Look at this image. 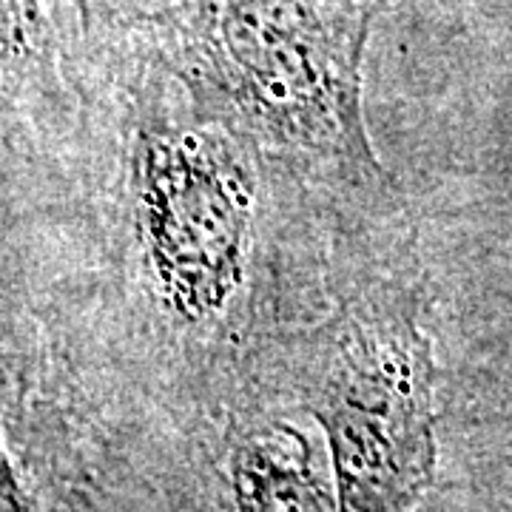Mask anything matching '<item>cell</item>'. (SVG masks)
Wrapping results in <instances>:
<instances>
[{
  "instance_id": "cell-6",
  "label": "cell",
  "mask_w": 512,
  "mask_h": 512,
  "mask_svg": "<svg viewBox=\"0 0 512 512\" xmlns=\"http://www.w3.org/2000/svg\"><path fill=\"white\" fill-rule=\"evenodd\" d=\"M225 416V510L339 512L325 439L291 396L256 384Z\"/></svg>"
},
{
  "instance_id": "cell-4",
  "label": "cell",
  "mask_w": 512,
  "mask_h": 512,
  "mask_svg": "<svg viewBox=\"0 0 512 512\" xmlns=\"http://www.w3.org/2000/svg\"><path fill=\"white\" fill-rule=\"evenodd\" d=\"M447 367L512 365V52L447 123L387 126ZM396 146V148H399Z\"/></svg>"
},
{
  "instance_id": "cell-5",
  "label": "cell",
  "mask_w": 512,
  "mask_h": 512,
  "mask_svg": "<svg viewBox=\"0 0 512 512\" xmlns=\"http://www.w3.org/2000/svg\"><path fill=\"white\" fill-rule=\"evenodd\" d=\"M3 183L52 180L80 131V94L49 0H0Z\"/></svg>"
},
{
  "instance_id": "cell-3",
  "label": "cell",
  "mask_w": 512,
  "mask_h": 512,
  "mask_svg": "<svg viewBox=\"0 0 512 512\" xmlns=\"http://www.w3.org/2000/svg\"><path fill=\"white\" fill-rule=\"evenodd\" d=\"M319 427L339 512H416L439 476L447 362L416 228L348 256L325 316L262 373Z\"/></svg>"
},
{
  "instance_id": "cell-1",
  "label": "cell",
  "mask_w": 512,
  "mask_h": 512,
  "mask_svg": "<svg viewBox=\"0 0 512 512\" xmlns=\"http://www.w3.org/2000/svg\"><path fill=\"white\" fill-rule=\"evenodd\" d=\"M66 37L80 131L52 180L3 188V234L52 268L157 402L225 413L328 313L348 242L137 37Z\"/></svg>"
},
{
  "instance_id": "cell-2",
  "label": "cell",
  "mask_w": 512,
  "mask_h": 512,
  "mask_svg": "<svg viewBox=\"0 0 512 512\" xmlns=\"http://www.w3.org/2000/svg\"><path fill=\"white\" fill-rule=\"evenodd\" d=\"M390 0H168L128 29L191 103L311 191L345 242L413 225L367 111Z\"/></svg>"
},
{
  "instance_id": "cell-9",
  "label": "cell",
  "mask_w": 512,
  "mask_h": 512,
  "mask_svg": "<svg viewBox=\"0 0 512 512\" xmlns=\"http://www.w3.org/2000/svg\"><path fill=\"white\" fill-rule=\"evenodd\" d=\"M399 0H390V6H396ZM456 3H470V0H456Z\"/></svg>"
},
{
  "instance_id": "cell-7",
  "label": "cell",
  "mask_w": 512,
  "mask_h": 512,
  "mask_svg": "<svg viewBox=\"0 0 512 512\" xmlns=\"http://www.w3.org/2000/svg\"><path fill=\"white\" fill-rule=\"evenodd\" d=\"M447 439L478 512H512V365L447 367Z\"/></svg>"
},
{
  "instance_id": "cell-8",
  "label": "cell",
  "mask_w": 512,
  "mask_h": 512,
  "mask_svg": "<svg viewBox=\"0 0 512 512\" xmlns=\"http://www.w3.org/2000/svg\"><path fill=\"white\" fill-rule=\"evenodd\" d=\"M77 32H117L151 15L168 0H60Z\"/></svg>"
}]
</instances>
